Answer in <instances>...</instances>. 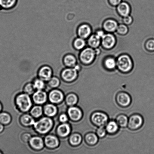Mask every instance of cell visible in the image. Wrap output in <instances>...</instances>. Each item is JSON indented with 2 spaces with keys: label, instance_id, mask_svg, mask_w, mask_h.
Wrapping results in <instances>:
<instances>
[{
  "label": "cell",
  "instance_id": "6da1fadb",
  "mask_svg": "<svg viewBox=\"0 0 154 154\" xmlns=\"http://www.w3.org/2000/svg\"><path fill=\"white\" fill-rule=\"evenodd\" d=\"M14 100L16 108L21 113L28 112L32 107V100L29 95L25 93L17 94Z\"/></svg>",
  "mask_w": 154,
  "mask_h": 154
},
{
  "label": "cell",
  "instance_id": "7a4b0ae2",
  "mask_svg": "<svg viewBox=\"0 0 154 154\" xmlns=\"http://www.w3.org/2000/svg\"><path fill=\"white\" fill-rule=\"evenodd\" d=\"M54 124V121L51 118L46 116L35 121L33 127L37 134L45 135L53 129Z\"/></svg>",
  "mask_w": 154,
  "mask_h": 154
},
{
  "label": "cell",
  "instance_id": "3957f363",
  "mask_svg": "<svg viewBox=\"0 0 154 154\" xmlns=\"http://www.w3.org/2000/svg\"><path fill=\"white\" fill-rule=\"evenodd\" d=\"M90 121L95 127L105 126L109 121L108 115L105 112L95 111L91 113L90 116Z\"/></svg>",
  "mask_w": 154,
  "mask_h": 154
},
{
  "label": "cell",
  "instance_id": "277c9868",
  "mask_svg": "<svg viewBox=\"0 0 154 154\" xmlns=\"http://www.w3.org/2000/svg\"><path fill=\"white\" fill-rule=\"evenodd\" d=\"M116 64L118 69L122 73L129 72L133 68L132 60L128 55H122L119 57L116 61Z\"/></svg>",
  "mask_w": 154,
  "mask_h": 154
},
{
  "label": "cell",
  "instance_id": "5b68a950",
  "mask_svg": "<svg viewBox=\"0 0 154 154\" xmlns=\"http://www.w3.org/2000/svg\"><path fill=\"white\" fill-rule=\"evenodd\" d=\"M144 123V119L141 115L134 113L128 118V128L131 131H137L140 129Z\"/></svg>",
  "mask_w": 154,
  "mask_h": 154
},
{
  "label": "cell",
  "instance_id": "8992f818",
  "mask_svg": "<svg viewBox=\"0 0 154 154\" xmlns=\"http://www.w3.org/2000/svg\"><path fill=\"white\" fill-rule=\"evenodd\" d=\"M115 99L118 106L123 108L129 107L132 102V98L131 95L128 93L124 91L118 92Z\"/></svg>",
  "mask_w": 154,
  "mask_h": 154
},
{
  "label": "cell",
  "instance_id": "52a82bcc",
  "mask_svg": "<svg viewBox=\"0 0 154 154\" xmlns=\"http://www.w3.org/2000/svg\"><path fill=\"white\" fill-rule=\"evenodd\" d=\"M79 71L74 68H66L61 72L60 76L64 82L71 83L78 77Z\"/></svg>",
  "mask_w": 154,
  "mask_h": 154
},
{
  "label": "cell",
  "instance_id": "ba28073f",
  "mask_svg": "<svg viewBox=\"0 0 154 154\" xmlns=\"http://www.w3.org/2000/svg\"><path fill=\"white\" fill-rule=\"evenodd\" d=\"M96 55L95 50L92 48H86L81 52L79 59L82 63L88 65L94 61Z\"/></svg>",
  "mask_w": 154,
  "mask_h": 154
},
{
  "label": "cell",
  "instance_id": "9c48e42d",
  "mask_svg": "<svg viewBox=\"0 0 154 154\" xmlns=\"http://www.w3.org/2000/svg\"><path fill=\"white\" fill-rule=\"evenodd\" d=\"M67 114L72 122H76L83 119L84 112L81 108L77 106L69 107L67 110Z\"/></svg>",
  "mask_w": 154,
  "mask_h": 154
},
{
  "label": "cell",
  "instance_id": "30bf717a",
  "mask_svg": "<svg viewBox=\"0 0 154 154\" xmlns=\"http://www.w3.org/2000/svg\"><path fill=\"white\" fill-rule=\"evenodd\" d=\"M65 99L63 92L60 90L54 89L49 92L48 94V99L51 103L58 104L62 103Z\"/></svg>",
  "mask_w": 154,
  "mask_h": 154
},
{
  "label": "cell",
  "instance_id": "8fae6325",
  "mask_svg": "<svg viewBox=\"0 0 154 154\" xmlns=\"http://www.w3.org/2000/svg\"><path fill=\"white\" fill-rule=\"evenodd\" d=\"M45 146L49 149H57L60 144V139L57 136L53 134L46 135L44 139Z\"/></svg>",
  "mask_w": 154,
  "mask_h": 154
},
{
  "label": "cell",
  "instance_id": "7c38bea8",
  "mask_svg": "<svg viewBox=\"0 0 154 154\" xmlns=\"http://www.w3.org/2000/svg\"><path fill=\"white\" fill-rule=\"evenodd\" d=\"M28 144L31 149L37 152L42 150L45 146L44 140L38 136H32Z\"/></svg>",
  "mask_w": 154,
  "mask_h": 154
},
{
  "label": "cell",
  "instance_id": "4fadbf2b",
  "mask_svg": "<svg viewBox=\"0 0 154 154\" xmlns=\"http://www.w3.org/2000/svg\"><path fill=\"white\" fill-rule=\"evenodd\" d=\"M72 131L71 125L68 122L61 123L57 128L56 134L61 138H65L69 136Z\"/></svg>",
  "mask_w": 154,
  "mask_h": 154
},
{
  "label": "cell",
  "instance_id": "5bb4252c",
  "mask_svg": "<svg viewBox=\"0 0 154 154\" xmlns=\"http://www.w3.org/2000/svg\"><path fill=\"white\" fill-rule=\"evenodd\" d=\"M37 74L39 78L48 82L53 77V70L49 66L43 65L38 69Z\"/></svg>",
  "mask_w": 154,
  "mask_h": 154
},
{
  "label": "cell",
  "instance_id": "9a60e30c",
  "mask_svg": "<svg viewBox=\"0 0 154 154\" xmlns=\"http://www.w3.org/2000/svg\"><path fill=\"white\" fill-rule=\"evenodd\" d=\"M32 99L34 103L37 105H43L47 102L48 95L44 91L37 90L32 94Z\"/></svg>",
  "mask_w": 154,
  "mask_h": 154
},
{
  "label": "cell",
  "instance_id": "2e32d148",
  "mask_svg": "<svg viewBox=\"0 0 154 154\" xmlns=\"http://www.w3.org/2000/svg\"><path fill=\"white\" fill-rule=\"evenodd\" d=\"M102 44L107 49H110L114 47L116 44V37L113 34L108 33L105 34L102 38Z\"/></svg>",
  "mask_w": 154,
  "mask_h": 154
},
{
  "label": "cell",
  "instance_id": "e0dca14e",
  "mask_svg": "<svg viewBox=\"0 0 154 154\" xmlns=\"http://www.w3.org/2000/svg\"><path fill=\"white\" fill-rule=\"evenodd\" d=\"M19 121L20 125L24 128L33 127L35 122V119L30 114L27 113L21 114Z\"/></svg>",
  "mask_w": 154,
  "mask_h": 154
},
{
  "label": "cell",
  "instance_id": "ac0fdd59",
  "mask_svg": "<svg viewBox=\"0 0 154 154\" xmlns=\"http://www.w3.org/2000/svg\"><path fill=\"white\" fill-rule=\"evenodd\" d=\"M43 113L46 116L53 118L57 116L58 112L57 106L54 104L47 103L43 107Z\"/></svg>",
  "mask_w": 154,
  "mask_h": 154
},
{
  "label": "cell",
  "instance_id": "d6986e66",
  "mask_svg": "<svg viewBox=\"0 0 154 154\" xmlns=\"http://www.w3.org/2000/svg\"><path fill=\"white\" fill-rule=\"evenodd\" d=\"M91 32L92 29L90 26L87 24L81 25L78 28V35L79 37L84 39L90 36Z\"/></svg>",
  "mask_w": 154,
  "mask_h": 154
},
{
  "label": "cell",
  "instance_id": "ffe728a7",
  "mask_svg": "<svg viewBox=\"0 0 154 154\" xmlns=\"http://www.w3.org/2000/svg\"><path fill=\"white\" fill-rule=\"evenodd\" d=\"M105 127L107 134L109 135H114L117 134L120 128L116 121L113 119L109 120Z\"/></svg>",
  "mask_w": 154,
  "mask_h": 154
},
{
  "label": "cell",
  "instance_id": "44dd1931",
  "mask_svg": "<svg viewBox=\"0 0 154 154\" xmlns=\"http://www.w3.org/2000/svg\"><path fill=\"white\" fill-rule=\"evenodd\" d=\"M99 138L96 133L93 132L86 133L84 137L85 143L88 146H91L96 145L99 141Z\"/></svg>",
  "mask_w": 154,
  "mask_h": 154
},
{
  "label": "cell",
  "instance_id": "7402d4cb",
  "mask_svg": "<svg viewBox=\"0 0 154 154\" xmlns=\"http://www.w3.org/2000/svg\"><path fill=\"white\" fill-rule=\"evenodd\" d=\"M83 139V137L80 133H73L69 137L68 141L71 146L78 147L81 144Z\"/></svg>",
  "mask_w": 154,
  "mask_h": 154
},
{
  "label": "cell",
  "instance_id": "603a6c76",
  "mask_svg": "<svg viewBox=\"0 0 154 154\" xmlns=\"http://www.w3.org/2000/svg\"><path fill=\"white\" fill-rule=\"evenodd\" d=\"M64 65L66 68H74L77 65V59L74 55L68 54L63 58Z\"/></svg>",
  "mask_w": 154,
  "mask_h": 154
},
{
  "label": "cell",
  "instance_id": "cb8c5ba5",
  "mask_svg": "<svg viewBox=\"0 0 154 154\" xmlns=\"http://www.w3.org/2000/svg\"><path fill=\"white\" fill-rule=\"evenodd\" d=\"M79 97L77 94L74 93H70L67 94L65 98L66 104L68 106H75L79 103Z\"/></svg>",
  "mask_w": 154,
  "mask_h": 154
},
{
  "label": "cell",
  "instance_id": "d4e9b609",
  "mask_svg": "<svg viewBox=\"0 0 154 154\" xmlns=\"http://www.w3.org/2000/svg\"><path fill=\"white\" fill-rule=\"evenodd\" d=\"M117 11L121 16L124 17L129 15L131 8L128 3L122 2L118 5Z\"/></svg>",
  "mask_w": 154,
  "mask_h": 154
},
{
  "label": "cell",
  "instance_id": "484cf974",
  "mask_svg": "<svg viewBox=\"0 0 154 154\" xmlns=\"http://www.w3.org/2000/svg\"><path fill=\"white\" fill-rule=\"evenodd\" d=\"M119 26L117 22L112 19H109L104 22L103 27L104 29L107 32H114L117 30Z\"/></svg>",
  "mask_w": 154,
  "mask_h": 154
},
{
  "label": "cell",
  "instance_id": "4316f807",
  "mask_svg": "<svg viewBox=\"0 0 154 154\" xmlns=\"http://www.w3.org/2000/svg\"><path fill=\"white\" fill-rule=\"evenodd\" d=\"M12 121V116L11 113L5 111L0 113V123L4 126L9 125Z\"/></svg>",
  "mask_w": 154,
  "mask_h": 154
},
{
  "label": "cell",
  "instance_id": "83f0119b",
  "mask_svg": "<svg viewBox=\"0 0 154 154\" xmlns=\"http://www.w3.org/2000/svg\"><path fill=\"white\" fill-rule=\"evenodd\" d=\"M115 120L120 128H125L128 127V118L127 115L123 113L118 115Z\"/></svg>",
  "mask_w": 154,
  "mask_h": 154
},
{
  "label": "cell",
  "instance_id": "f1b7e54d",
  "mask_svg": "<svg viewBox=\"0 0 154 154\" xmlns=\"http://www.w3.org/2000/svg\"><path fill=\"white\" fill-rule=\"evenodd\" d=\"M29 112L30 114L34 119H39L43 114V107L41 105H35L32 107Z\"/></svg>",
  "mask_w": 154,
  "mask_h": 154
},
{
  "label": "cell",
  "instance_id": "f546056e",
  "mask_svg": "<svg viewBox=\"0 0 154 154\" xmlns=\"http://www.w3.org/2000/svg\"><path fill=\"white\" fill-rule=\"evenodd\" d=\"M17 0H0V7L3 9H11L15 6Z\"/></svg>",
  "mask_w": 154,
  "mask_h": 154
},
{
  "label": "cell",
  "instance_id": "4dcf8cb0",
  "mask_svg": "<svg viewBox=\"0 0 154 154\" xmlns=\"http://www.w3.org/2000/svg\"><path fill=\"white\" fill-rule=\"evenodd\" d=\"M101 39L96 34H92L90 36L88 40V43L92 48H97L101 43Z\"/></svg>",
  "mask_w": 154,
  "mask_h": 154
},
{
  "label": "cell",
  "instance_id": "1f68e13d",
  "mask_svg": "<svg viewBox=\"0 0 154 154\" xmlns=\"http://www.w3.org/2000/svg\"><path fill=\"white\" fill-rule=\"evenodd\" d=\"M86 45V43L84 39L80 37L76 38L73 43V47L77 50H83Z\"/></svg>",
  "mask_w": 154,
  "mask_h": 154
},
{
  "label": "cell",
  "instance_id": "d6a6232c",
  "mask_svg": "<svg viewBox=\"0 0 154 154\" xmlns=\"http://www.w3.org/2000/svg\"><path fill=\"white\" fill-rule=\"evenodd\" d=\"M104 63L106 68L109 70L115 69L117 66L116 61L113 57L107 58L104 61Z\"/></svg>",
  "mask_w": 154,
  "mask_h": 154
},
{
  "label": "cell",
  "instance_id": "836d02e7",
  "mask_svg": "<svg viewBox=\"0 0 154 154\" xmlns=\"http://www.w3.org/2000/svg\"><path fill=\"white\" fill-rule=\"evenodd\" d=\"M34 87L36 90H43L46 88V84L45 82L39 78H36L32 82Z\"/></svg>",
  "mask_w": 154,
  "mask_h": 154
},
{
  "label": "cell",
  "instance_id": "e575fe53",
  "mask_svg": "<svg viewBox=\"0 0 154 154\" xmlns=\"http://www.w3.org/2000/svg\"><path fill=\"white\" fill-rule=\"evenodd\" d=\"M47 82L49 87L54 89L59 87L61 83L60 79L56 76L52 77Z\"/></svg>",
  "mask_w": 154,
  "mask_h": 154
},
{
  "label": "cell",
  "instance_id": "d590c367",
  "mask_svg": "<svg viewBox=\"0 0 154 154\" xmlns=\"http://www.w3.org/2000/svg\"><path fill=\"white\" fill-rule=\"evenodd\" d=\"M35 90L32 83L29 82L23 86V92L29 95H32L35 92Z\"/></svg>",
  "mask_w": 154,
  "mask_h": 154
},
{
  "label": "cell",
  "instance_id": "8d00e7d4",
  "mask_svg": "<svg viewBox=\"0 0 154 154\" xmlns=\"http://www.w3.org/2000/svg\"><path fill=\"white\" fill-rule=\"evenodd\" d=\"M95 133L100 139L104 138L107 134L105 126L98 127L96 130Z\"/></svg>",
  "mask_w": 154,
  "mask_h": 154
},
{
  "label": "cell",
  "instance_id": "74e56055",
  "mask_svg": "<svg viewBox=\"0 0 154 154\" xmlns=\"http://www.w3.org/2000/svg\"><path fill=\"white\" fill-rule=\"evenodd\" d=\"M32 137V134L29 132L25 131L24 132L20 134V140L24 143H28Z\"/></svg>",
  "mask_w": 154,
  "mask_h": 154
},
{
  "label": "cell",
  "instance_id": "f35d334b",
  "mask_svg": "<svg viewBox=\"0 0 154 154\" xmlns=\"http://www.w3.org/2000/svg\"><path fill=\"white\" fill-rule=\"evenodd\" d=\"M118 33L121 34V35H125L128 32V28L126 25L120 24L118 26L117 30Z\"/></svg>",
  "mask_w": 154,
  "mask_h": 154
},
{
  "label": "cell",
  "instance_id": "ab89813d",
  "mask_svg": "<svg viewBox=\"0 0 154 154\" xmlns=\"http://www.w3.org/2000/svg\"><path fill=\"white\" fill-rule=\"evenodd\" d=\"M58 120L61 123H66L69 120L68 114L65 113H62L59 116Z\"/></svg>",
  "mask_w": 154,
  "mask_h": 154
},
{
  "label": "cell",
  "instance_id": "60d3db41",
  "mask_svg": "<svg viewBox=\"0 0 154 154\" xmlns=\"http://www.w3.org/2000/svg\"><path fill=\"white\" fill-rule=\"evenodd\" d=\"M146 48L150 51H154V39L149 40L146 43Z\"/></svg>",
  "mask_w": 154,
  "mask_h": 154
},
{
  "label": "cell",
  "instance_id": "b9f144b4",
  "mask_svg": "<svg viewBox=\"0 0 154 154\" xmlns=\"http://www.w3.org/2000/svg\"><path fill=\"white\" fill-rule=\"evenodd\" d=\"M123 21L125 24L129 25L133 22V18L131 16L128 15L124 17Z\"/></svg>",
  "mask_w": 154,
  "mask_h": 154
},
{
  "label": "cell",
  "instance_id": "7bdbcfd3",
  "mask_svg": "<svg viewBox=\"0 0 154 154\" xmlns=\"http://www.w3.org/2000/svg\"><path fill=\"white\" fill-rule=\"evenodd\" d=\"M122 0H109V2L112 5L118 6L122 2Z\"/></svg>",
  "mask_w": 154,
  "mask_h": 154
},
{
  "label": "cell",
  "instance_id": "ee69618b",
  "mask_svg": "<svg viewBox=\"0 0 154 154\" xmlns=\"http://www.w3.org/2000/svg\"><path fill=\"white\" fill-rule=\"evenodd\" d=\"M95 34L98 35V37H99L100 38H102L104 36V35H105V34L104 33L103 31L102 30H100L97 31L96 33Z\"/></svg>",
  "mask_w": 154,
  "mask_h": 154
},
{
  "label": "cell",
  "instance_id": "f6af8a7d",
  "mask_svg": "<svg viewBox=\"0 0 154 154\" xmlns=\"http://www.w3.org/2000/svg\"><path fill=\"white\" fill-rule=\"evenodd\" d=\"M5 128V126L0 123V134L4 132Z\"/></svg>",
  "mask_w": 154,
  "mask_h": 154
},
{
  "label": "cell",
  "instance_id": "bcb514c9",
  "mask_svg": "<svg viewBox=\"0 0 154 154\" xmlns=\"http://www.w3.org/2000/svg\"><path fill=\"white\" fill-rule=\"evenodd\" d=\"M3 105L2 102L0 100V113L3 111Z\"/></svg>",
  "mask_w": 154,
  "mask_h": 154
},
{
  "label": "cell",
  "instance_id": "7dc6e473",
  "mask_svg": "<svg viewBox=\"0 0 154 154\" xmlns=\"http://www.w3.org/2000/svg\"><path fill=\"white\" fill-rule=\"evenodd\" d=\"M0 154H4L2 151L0 150Z\"/></svg>",
  "mask_w": 154,
  "mask_h": 154
}]
</instances>
